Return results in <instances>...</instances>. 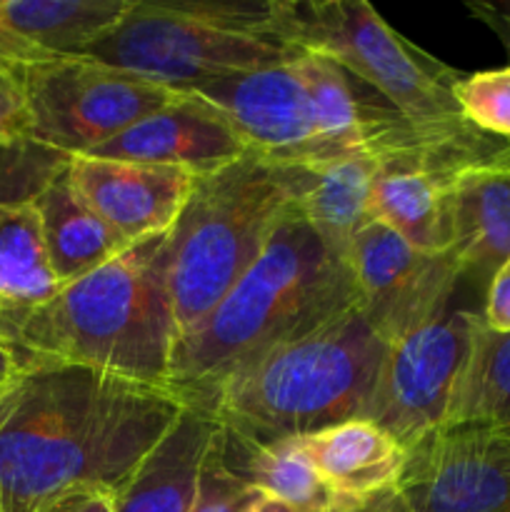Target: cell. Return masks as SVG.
I'll list each match as a JSON object with an SVG mask.
<instances>
[{
    "label": "cell",
    "instance_id": "cell-1",
    "mask_svg": "<svg viewBox=\"0 0 510 512\" xmlns=\"http://www.w3.org/2000/svg\"><path fill=\"white\" fill-rule=\"evenodd\" d=\"M183 400L88 368L18 373L0 390V512H38L78 488L115 495Z\"/></svg>",
    "mask_w": 510,
    "mask_h": 512
},
{
    "label": "cell",
    "instance_id": "cell-2",
    "mask_svg": "<svg viewBox=\"0 0 510 512\" xmlns=\"http://www.w3.org/2000/svg\"><path fill=\"white\" fill-rule=\"evenodd\" d=\"M165 238L168 233L133 245L45 303L3 310L0 343L20 373L88 368L170 390L175 323L165 285Z\"/></svg>",
    "mask_w": 510,
    "mask_h": 512
},
{
    "label": "cell",
    "instance_id": "cell-3",
    "mask_svg": "<svg viewBox=\"0 0 510 512\" xmlns=\"http://www.w3.org/2000/svg\"><path fill=\"white\" fill-rule=\"evenodd\" d=\"M353 308L348 260L323 243L295 203L243 278L175 343L168 388L198 405L240 365Z\"/></svg>",
    "mask_w": 510,
    "mask_h": 512
},
{
    "label": "cell",
    "instance_id": "cell-4",
    "mask_svg": "<svg viewBox=\"0 0 510 512\" xmlns=\"http://www.w3.org/2000/svg\"><path fill=\"white\" fill-rule=\"evenodd\" d=\"M388 343L360 308L265 350L195 408L250 445L298 440L365 418Z\"/></svg>",
    "mask_w": 510,
    "mask_h": 512
},
{
    "label": "cell",
    "instance_id": "cell-5",
    "mask_svg": "<svg viewBox=\"0 0 510 512\" xmlns=\"http://www.w3.org/2000/svg\"><path fill=\"white\" fill-rule=\"evenodd\" d=\"M300 170L260 155L195 178L183 213L165 238V285L175 343L193 333L260 258L280 220L298 203Z\"/></svg>",
    "mask_w": 510,
    "mask_h": 512
},
{
    "label": "cell",
    "instance_id": "cell-6",
    "mask_svg": "<svg viewBox=\"0 0 510 512\" xmlns=\"http://www.w3.org/2000/svg\"><path fill=\"white\" fill-rule=\"evenodd\" d=\"M298 53L275 30V0H135L85 55L170 88L198 90L288 63Z\"/></svg>",
    "mask_w": 510,
    "mask_h": 512
},
{
    "label": "cell",
    "instance_id": "cell-7",
    "mask_svg": "<svg viewBox=\"0 0 510 512\" xmlns=\"http://www.w3.org/2000/svg\"><path fill=\"white\" fill-rule=\"evenodd\" d=\"M275 30L290 48L338 63L410 123H470L453 95L463 73L395 33L365 0H275Z\"/></svg>",
    "mask_w": 510,
    "mask_h": 512
},
{
    "label": "cell",
    "instance_id": "cell-8",
    "mask_svg": "<svg viewBox=\"0 0 510 512\" xmlns=\"http://www.w3.org/2000/svg\"><path fill=\"white\" fill-rule=\"evenodd\" d=\"M33 138L68 155H88L185 90L115 68L90 55L45 60L15 70Z\"/></svg>",
    "mask_w": 510,
    "mask_h": 512
},
{
    "label": "cell",
    "instance_id": "cell-9",
    "mask_svg": "<svg viewBox=\"0 0 510 512\" xmlns=\"http://www.w3.org/2000/svg\"><path fill=\"white\" fill-rule=\"evenodd\" d=\"M473 315L450 305L385 350L365 420L393 435L405 450L443 428L468 355Z\"/></svg>",
    "mask_w": 510,
    "mask_h": 512
},
{
    "label": "cell",
    "instance_id": "cell-10",
    "mask_svg": "<svg viewBox=\"0 0 510 512\" xmlns=\"http://www.w3.org/2000/svg\"><path fill=\"white\" fill-rule=\"evenodd\" d=\"M345 260L360 313L388 345L445 313L463 283L453 255L413 248L375 220L355 235Z\"/></svg>",
    "mask_w": 510,
    "mask_h": 512
},
{
    "label": "cell",
    "instance_id": "cell-11",
    "mask_svg": "<svg viewBox=\"0 0 510 512\" xmlns=\"http://www.w3.org/2000/svg\"><path fill=\"white\" fill-rule=\"evenodd\" d=\"M295 58L203 85L195 93L223 110L248 153L280 168L318 170L348 155L320 135Z\"/></svg>",
    "mask_w": 510,
    "mask_h": 512
},
{
    "label": "cell",
    "instance_id": "cell-12",
    "mask_svg": "<svg viewBox=\"0 0 510 512\" xmlns=\"http://www.w3.org/2000/svg\"><path fill=\"white\" fill-rule=\"evenodd\" d=\"M398 488L415 512H510V435L435 430L408 448Z\"/></svg>",
    "mask_w": 510,
    "mask_h": 512
},
{
    "label": "cell",
    "instance_id": "cell-13",
    "mask_svg": "<svg viewBox=\"0 0 510 512\" xmlns=\"http://www.w3.org/2000/svg\"><path fill=\"white\" fill-rule=\"evenodd\" d=\"M68 175L125 248L170 233L198 178L175 165L98 155H75Z\"/></svg>",
    "mask_w": 510,
    "mask_h": 512
},
{
    "label": "cell",
    "instance_id": "cell-14",
    "mask_svg": "<svg viewBox=\"0 0 510 512\" xmlns=\"http://www.w3.org/2000/svg\"><path fill=\"white\" fill-rule=\"evenodd\" d=\"M245 153L248 148L223 110L195 90H185L173 105L138 120L88 155L175 165L193 175H205Z\"/></svg>",
    "mask_w": 510,
    "mask_h": 512
},
{
    "label": "cell",
    "instance_id": "cell-15",
    "mask_svg": "<svg viewBox=\"0 0 510 512\" xmlns=\"http://www.w3.org/2000/svg\"><path fill=\"white\" fill-rule=\"evenodd\" d=\"M135 0H0V68L85 55Z\"/></svg>",
    "mask_w": 510,
    "mask_h": 512
},
{
    "label": "cell",
    "instance_id": "cell-16",
    "mask_svg": "<svg viewBox=\"0 0 510 512\" xmlns=\"http://www.w3.org/2000/svg\"><path fill=\"white\" fill-rule=\"evenodd\" d=\"M463 283L488 288L510 260V143L453 180V250Z\"/></svg>",
    "mask_w": 510,
    "mask_h": 512
},
{
    "label": "cell",
    "instance_id": "cell-17",
    "mask_svg": "<svg viewBox=\"0 0 510 512\" xmlns=\"http://www.w3.org/2000/svg\"><path fill=\"white\" fill-rule=\"evenodd\" d=\"M218 430L213 415L185 405L163 438L115 490V512H190L200 468Z\"/></svg>",
    "mask_w": 510,
    "mask_h": 512
},
{
    "label": "cell",
    "instance_id": "cell-18",
    "mask_svg": "<svg viewBox=\"0 0 510 512\" xmlns=\"http://www.w3.org/2000/svg\"><path fill=\"white\" fill-rule=\"evenodd\" d=\"M463 168L438 163H380L370 190V220L425 253L453 250V180Z\"/></svg>",
    "mask_w": 510,
    "mask_h": 512
},
{
    "label": "cell",
    "instance_id": "cell-19",
    "mask_svg": "<svg viewBox=\"0 0 510 512\" xmlns=\"http://www.w3.org/2000/svg\"><path fill=\"white\" fill-rule=\"evenodd\" d=\"M300 448L333 493L345 498L398 485L408 450L370 420L358 418L305 435Z\"/></svg>",
    "mask_w": 510,
    "mask_h": 512
},
{
    "label": "cell",
    "instance_id": "cell-20",
    "mask_svg": "<svg viewBox=\"0 0 510 512\" xmlns=\"http://www.w3.org/2000/svg\"><path fill=\"white\" fill-rule=\"evenodd\" d=\"M33 205L50 270L60 288L103 268L128 250L85 203L68 173L60 175Z\"/></svg>",
    "mask_w": 510,
    "mask_h": 512
},
{
    "label": "cell",
    "instance_id": "cell-21",
    "mask_svg": "<svg viewBox=\"0 0 510 512\" xmlns=\"http://www.w3.org/2000/svg\"><path fill=\"white\" fill-rule=\"evenodd\" d=\"M378 170L380 160L373 155H348L325 168L300 170L298 210L340 258L370 223L368 200Z\"/></svg>",
    "mask_w": 510,
    "mask_h": 512
},
{
    "label": "cell",
    "instance_id": "cell-22",
    "mask_svg": "<svg viewBox=\"0 0 510 512\" xmlns=\"http://www.w3.org/2000/svg\"><path fill=\"white\" fill-rule=\"evenodd\" d=\"M443 428H485L510 435V333L490 330L480 313L470 323L468 355Z\"/></svg>",
    "mask_w": 510,
    "mask_h": 512
},
{
    "label": "cell",
    "instance_id": "cell-23",
    "mask_svg": "<svg viewBox=\"0 0 510 512\" xmlns=\"http://www.w3.org/2000/svg\"><path fill=\"white\" fill-rule=\"evenodd\" d=\"M223 455L225 463L263 490L268 500L293 512H328L340 498L323 483L300 440L250 445L223 433Z\"/></svg>",
    "mask_w": 510,
    "mask_h": 512
},
{
    "label": "cell",
    "instance_id": "cell-24",
    "mask_svg": "<svg viewBox=\"0 0 510 512\" xmlns=\"http://www.w3.org/2000/svg\"><path fill=\"white\" fill-rule=\"evenodd\" d=\"M58 290L35 205H0V313L33 308Z\"/></svg>",
    "mask_w": 510,
    "mask_h": 512
},
{
    "label": "cell",
    "instance_id": "cell-25",
    "mask_svg": "<svg viewBox=\"0 0 510 512\" xmlns=\"http://www.w3.org/2000/svg\"><path fill=\"white\" fill-rule=\"evenodd\" d=\"M70 163L73 155L35 138H0V205H33Z\"/></svg>",
    "mask_w": 510,
    "mask_h": 512
},
{
    "label": "cell",
    "instance_id": "cell-26",
    "mask_svg": "<svg viewBox=\"0 0 510 512\" xmlns=\"http://www.w3.org/2000/svg\"><path fill=\"white\" fill-rule=\"evenodd\" d=\"M268 495L235 473L223 455V430H218L203 460L198 490L190 512H258Z\"/></svg>",
    "mask_w": 510,
    "mask_h": 512
},
{
    "label": "cell",
    "instance_id": "cell-27",
    "mask_svg": "<svg viewBox=\"0 0 510 512\" xmlns=\"http://www.w3.org/2000/svg\"><path fill=\"white\" fill-rule=\"evenodd\" d=\"M455 103L465 120L483 133L510 140V65L460 75L453 85Z\"/></svg>",
    "mask_w": 510,
    "mask_h": 512
},
{
    "label": "cell",
    "instance_id": "cell-28",
    "mask_svg": "<svg viewBox=\"0 0 510 512\" xmlns=\"http://www.w3.org/2000/svg\"><path fill=\"white\" fill-rule=\"evenodd\" d=\"M0 138H33V125L18 75L8 68H0Z\"/></svg>",
    "mask_w": 510,
    "mask_h": 512
},
{
    "label": "cell",
    "instance_id": "cell-29",
    "mask_svg": "<svg viewBox=\"0 0 510 512\" xmlns=\"http://www.w3.org/2000/svg\"><path fill=\"white\" fill-rule=\"evenodd\" d=\"M480 318L495 333H510V260L490 278Z\"/></svg>",
    "mask_w": 510,
    "mask_h": 512
},
{
    "label": "cell",
    "instance_id": "cell-30",
    "mask_svg": "<svg viewBox=\"0 0 510 512\" xmlns=\"http://www.w3.org/2000/svg\"><path fill=\"white\" fill-rule=\"evenodd\" d=\"M328 512H415L410 508V503L405 500V495L400 493L398 485H390V488L375 490V493L358 495V498H345L340 495L338 503L333 505Z\"/></svg>",
    "mask_w": 510,
    "mask_h": 512
},
{
    "label": "cell",
    "instance_id": "cell-31",
    "mask_svg": "<svg viewBox=\"0 0 510 512\" xmlns=\"http://www.w3.org/2000/svg\"><path fill=\"white\" fill-rule=\"evenodd\" d=\"M38 512H115L113 493L100 488H78L60 495Z\"/></svg>",
    "mask_w": 510,
    "mask_h": 512
},
{
    "label": "cell",
    "instance_id": "cell-32",
    "mask_svg": "<svg viewBox=\"0 0 510 512\" xmlns=\"http://www.w3.org/2000/svg\"><path fill=\"white\" fill-rule=\"evenodd\" d=\"M468 13L493 30L510 58V0H468Z\"/></svg>",
    "mask_w": 510,
    "mask_h": 512
},
{
    "label": "cell",
    "instance_id": "cell-33",
    "mask_svg": "<svg viewBox=\"0 0 510 512\" xmlns=\"http://www.w3.org/2000/svg\"><path fill=\"white\" fill-rule=\"evenodd\" d=\"M18 373L20 370H18V365H15L13 355H10L8 348L0 343V380H10V378H15Z\"/></svg>",
    "mask_w": 510,
    "mask_h": 512
},
{
    "label": "cell",
    "instance_id": "cell-34",
    "mask_svg": "<svg viewBox=\"0 0 510 512\" xmlns=\"http://www.w3.org/2000/svg\"><path fill=\"white\" fill-rule=\"evenodd\" d=\"M258 512H293V510H288V508H283L280 503H273V500H268V503H265Z\"/></svg>",
    "mask_w": 510,
    "mask_h": 512
},
{
    "label": "cell",
    "instance_id": "cell-35",
    "mask_svg": "<svg viewBox=\"0 0 510 512\" xmlns=\"http://www.w3.org/2000/svg\"><path fill=\"white\" fill-rule=\"evenodd\" d=\"M10 380H13V378H10ZM5 385H8V380H0V390H3Z\"/></svg>",
    "mask_w": 510,
    "mask_h": 512
}]
</instances>
